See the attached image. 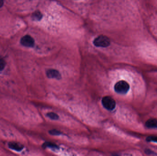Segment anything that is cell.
<instances>
[{
    "label": "cell",
    "mask_w": 157,
    "mask_h": 156,
    "mask_svg": "<svg viewBox=\"0 0 157 156\" xmlns=\"http://www.w3.org/2000/svg\"><path fill=\"white\" fill-rule=\"evenodd\" d=\"M130 85L125 81L121 80L116 82L114 85V89L119 94H126L130 89Z\"/></svg>",
    "instance_id": "6da1fadb"
},
{
    "label": "cell",
    "mask_w": 157,
    "mask_h": 156,
    "mask_svg": "<svg viewBox=\"0 0 157 156\" xmlns=\"http://www.w3.org/2000/svg\"><path fill=\"white\" fill-rule=\"evenodd\" d=\"M21 44L27 47H33L35 45V41L33 38L29 35L24 36L21 38Z\"/></svg>",
    "instance_id": "277c9868"
},
{
    "label": "cell",
    "mask_w": 157,
    "mask_h": 156,
    "mask_svg": "<svg viewBox=\"0 0 157 156\" xmlns=\"http://www.w3.org/2000/svg\"><path fill=\"white\" fill-rule=\"evenodd\" d=\"M46 75L49 78H54L60 80L61 78V75L59 71L55 69H49L46 72Z\"/></svg>",
    "instance_id": "5b68a950"
},
{
    "label": "cell",
    "mask_w": 157,
    "mask_h": 156,
    "mask_svg": "<svg viewBox=\"0 0 157 156\" xmlns=\"http://www.w3.org/2000/svg\"><path fill=\"white\" fill-rule=\"evenodd\" d=\"M49 133L50 134V135H52L53 136L60 135L61 134L60 132L56 130H51L49 132Z\"/></svg>",
    "instance_id": "4fadbf2b"
},
{
    "label": "cell",
    "mask_w": 157,
    "mask_h": 156,
    "mask_svg": "<svg viewBox=\"0 0 157 156\" xmlns=\"http://www.w3.org/2000/svg\"><path fill=\"white\" fill-rule=\"evenodd\" d=\"M6 66V62L2 58L0 57V71L3 70Z\"/></svg>",
    "instance_id": "7c38bea8"
},
{
    "label": "cell",
    "mask_w": 157,
    "mask_h": 156,
    "mask_svg": "<svg viewBox=\"0 0 157 156\" xmlns=\"http://www.w3.org/2000/svg\"><path fill=\"white\" fill-rule=\"evenodd\" d=\"M145 125L147 128L149 129H157V119H149L146 122Z\"/></svg>",
    "instance_id": "52a82bcc"
},
{
    "label": "cell",
    "mask_w": 157,
    "mask_h": 156,
    "mask_svg": "<svg viewBox=\"0 0 157 156\" xmlns=\"http://www.w3.org/2000/svg\"><path fill=\"white\" fill-rule=\"evenodd\" d=\"M101 103L104 108L108 111H113L116 107V102L113 98L109 96H105L102 98Z\"/></svg>",
    "instance_id": "3957f363"
},
{
    "label": "cell",
    "mask_w": 157,
    "mask_h": 156,
    "mask_svg": "<svg viewBox=\"0 0 157 156\" xmlns=\"http://www.w3.org/2000/svg\"><path fill=\"white\" fill-rule=\"evenodd\" d=\"M42 146L44 148L49 147V148H56V149L59 148L57 145L54 144V143H45Z\"/></svg>",
    "instance_id": "9c48e42d"
},
{
    "label": "cell",
    "mask_w": 157,
    "mask_h": 156,
    "mask_svg": "<svg viewBox=\"0 0 157 156\" xmlns=\"http://www.w3.org/2000/svg\"><path fill=\"white\" fill-rule=\"evenodd\" d=\"M47 116L50 119L53 120H57L59 119V116L54 112H50L47 114Z\"/></svg>",
    "instance_id": "ba28073f"
},
{
    "label": "cell",
    "mask_w": 157,
    "mask_h": 156,
    "mask_svg": "<svg viewBox=\"0 0 157 156\" xmlns=\"http://www.w3.org/2000/svg\"><path fill=\"white\" fill-rule=\"evenodd\" d=\"M145 153L149 155H151L152 154H155L154 152H152L151 150H149V149H147V150H146Z\"/></svg>",
    "instance_id": "5bb4252c"
},
{
    "label": "cell",
    "mask_w": 157,
    "mask_h": 156,
    "mask_svg": "<svg viewBox=\"0 0 157 156\" xmlns=\"http://www.w3.org/2000/svg\"><path fill=\"white\" fill-rule=\"evenodd\" d=\"M146 141L148 142H155L157 143V136H150L147 137Z\"/></svg>",
    "instance_id": "8fae6325"
},
{
    "label": "cell",
    "mask_w": 157,
    "mask_h": 156,
    "mask_svg": "<svg viewBox=\"0 0 157 156\" xmlns=\"http://www.w3.org/2000/svg\"><path fill=\"white\" fill-rule=\"evenodd\" d=\"M3 5V1L0 0V8Z\"/></svg>",
    "instance_id": "9a60e30c"
},
{
    "label": "cell",
    "mask_w": 157,
    "mask_h": 156,
    "mask_svg": "<svg viewBox=\"0 0 157 156\" xmlns=\"http://www.w3.org/2000/svg\"><path fill=\"white\" fill-rule=\"evenodd\" d=\"M8 146L11 149H13L15 151H21L24 148V146L19 143L15 142H11L8 144Z\"/></svg>",
    "instance_id": "8992f818"
},
{
    "label": "cell",
    "mask_w": 157,
    "mask_h": 156,
    "mask_svg": "<svg viewBox=\"0 0 157 156\" xmlns=\"http://www.w3.org/2000/svg\"><path fill=\"white\" fill-rule=\"evenodd\" d=\"M42 14L40 12H36L32 15V17L35 20H40L42 18Z\"/></svg>",
    "instance_id": "30bf717a"
},
{
    "label": "cell",
    "mask_w": 157,
    "mask_h": 156,
    "mask_svg": "<svg viewBox=\"0 0 157 156\" xmlns=\"http://www.w3.org/2000/svg\"><path fill=\"white\" fill-rule=\"evenodd\" d=\"M94 45L99 47H107L110 44V40L108 37L104 35H100L94 40Z\"/></svg>",
    "instance_id": "7a4b0ae2"
}]
</instances>
